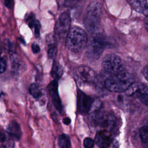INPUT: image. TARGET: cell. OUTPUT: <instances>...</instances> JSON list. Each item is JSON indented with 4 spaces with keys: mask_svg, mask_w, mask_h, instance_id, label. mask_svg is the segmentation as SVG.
Returning <instances> with one entry per match:
<instances>
[{
    "mask_svg": "<svg viewBox=\"0 0 148 148\" xmlns=\"http://www.w3.org/2000/svg\"><path fill=\"white\" fill-rule=\"evenodd\" d=\"M108 45L109 41L105 35L101 32L95 33L87 45L88 56L92 58H98Z\"/></svg>",
    "mask_w": 148,
    "mask_h": 148,
    "instance_id": "5",
    "label": "cell"
},
{
    "mask_svg": "<svg viewBox=\"0 0 148 148\" xmlns=\"http://www.w3.org/2000/svg\"><path fill=\"white\" fill-rule=\"evenodd\" d=\"M31 49H32V51L34 53L36 54V53H38L40 51V47L36 43H33L32 44Z\"/></svg>",
    "mask_w": 148,
    "mask_h": 148,
    "instance_id": "25",
    "label": "cell"
},
{
    "mask_svg": "<svg viewBox=\"0 0 148 148\" xmlns=\"http://www.w3.org/2000/svg\"><path fill=\"white\" fill-rule=\"evenodd\" d=\"M27 18V21H28L29 27L32 28V27H34V23L35 21V20L34 19V16L29 15V17H28Z\"/></svg>",
    "mask_w": 148,
    "mask_h": 148,
    "instance_id": "26",
    "label": "cell"
},
{
    "mask_svg": "<svg viewBox=\"0 0 148 148\" xmlns=\"http://www.w3.org/2000/svg\"><path fill=\"white\" fill-rule=\"evenodd\" d=\"M48 91L51 98V101L56 109L59 112H61L62 109V103L58 95V82L56 80H52L48 85Z\"/></svg>",
    "mask_w": 148,
    "mask_h": 148,
    "instance_id": "11",
    "label": "cell"
},
{
    "mask_svg": "<svg viewBox=\"0 0 148 148\" xmlns=\"http://www.w3.org/2000/svg\"><path fill=\"white\" fill-rule=\"evenodd\" d=\"M80 0H59V3L62 7L71 8L76 5Z\"/></svg>",
    "mask_w": 148,
    "mask_h": 148,
    "instance_id": "21",
    "label": "cell"
},
{
    "mask_svg": "<svg viewBox=\"0 0 148 148\" xmlns=\"http://www.w3.org/2000/svg\"><path fill=\"white\" fill-rule=\"evenodd\" d=\"M29 92L30 94L34 98H39L42 96V92L39 86L36 83H32L29 88Z\"/></svg>",
    "mask_w": 148,
    "mask_h": 148,
    "instance_id": "20",
    "label": "cell"
},
{
    "mask_svg": "<svg viewBox=\"0 0 148 148\" xmlns=\"http://www.w3.org/2000/svg\"><path fill=\"white\" fill-rule=\"evenodd\" d=\"M139 137L144 148H148V126L144 125L139 129Z\"/></svg>",
    "mask_w": 148,
    "mask_h": 148,
    "instance_id": "19",
    "label": "cell"
},
{
    "mask_svg": "<svg viewBox=\"0 0 148 148\" xmlns=\"http://www.w3.org/2000/svg\"><path fill=\"white\" fill-rule=\"evenodd\" d=\"M57 143L60 148H69L71 145L69 136L65 134L59 135L57 139Z\"/></svg>",
    "mask_w": 148,
    "mask_h": 148,
    "instance_id": "18",
    "label": "cell"
},
{
    "mask_svg": "<svg viewBox=\"0 0 148 148\" xmlns=\"http://www.w3.org/2000/svg\"><path fill=\"white\" fill-rule=\"evenodd\" d=\"M12 67L13 71L16 73L22 72L25 67V64L20 58L15 56H12Z\"/></svg>",
    "mask_w": 148,
    "mask_h": 148,
    "instance_id": "16",
    "label": "cell"
},
{
    "mask_svg": "<svg viewBox=\"0 0 148 148\" xmlns=\"http://www.w3.org/2000/svg\"><path fill=\"white\" fill-rule=\"evenodd\" d=\"M127 95L138 98L142 103L148 107V86L140 83H134L126 91Z\"/></svg>",
    "mask_w": 148,
    "mask_h": 148,
    "instance_id": "8",
    "label": "cell"
},
{
    "mask_svg": "<svg viewBox=\"0 0 148 148\" xmlns=\"http://www.w3.org/2000/svg\"><path fill=\"white\" fill-rule=\"evenodd\" d=\"M62 122L65 125H69L71 122V120L69 117H65L62 119Z\"/></svg>",
    "mask_w": 148,
    "mask_h": 148,
    "instance_id": "29",
    "label": "cell"
},
{
    "mask_svg": "<svg viewBox=\"0 0 148 148\" xmlns=\"http://www.w3.org/2000/svg\"><path fill=\"white\" fill-rule=\"evenodd\" d=\"M0 148H5V146L3 145V146H0Z\"/></svg>",
    "mask_w": 148,
    "mask_h": 148,
    "instance_id": "33",
    "label": "cell"
},
{
    "mask_svg": "<svg viewBox=\"0 0 148 148\" xmlns=\"http://www.w3.org/2000/svg\"><path fill=\"white\" fill-rule=\"evenodd\" d=\"M134 83V76L127 72H119L112 75L105 81L106 88L110 91L121 92L125 91Z\"/></svg>",
    "mask_w": 148,
    "mask_h": 148,
    "instance_id": "1",
    "label": "cell"
},
{
    "mask_svg": "<svg viewBox=\"0 0 148 148\" xmlns=\"http://www.w3.org/2000/svg\"><path fill=\"white\" fill-rule=\"evenodd\" d=\"M6 140V136L4 134L0 132V143L4 142Z\"/></svg>",
    "mask_w": 148,
    "mask_h": 148,
    "instance_id": "32",
    "label": "cell"
},
{
    "mask_svg": "<svg viewBox=\"0 0 148 148\" xmlns=\"http://www.w3.org/2000/svg\"><path fill=\"white\" fill-rule=\"evenodd\" d=\"M94 140L91 138H86L83 141V146L84 148H93L94 146Z\"/></svg>",
    "mask_w": 148,
    "mask_h": 148,
    "instance_id": "22",
    "label": "cell"
},
{
    "mask_svg": "<svg viewBox=\"0 0 148 148\" xmlns=\"http://www.w3.org/2000/svg\"><path fill=\"white\" fill-rule=\"evenodd\" d=\"M89 120L91 124L99 129V131H110L116 124L115 117L110 114L99 109L94 110L90 114Z\"/></svg>",
    "mask_w": 148,
    "mask_h": 148,
    "instance_id": "3",
    "label": "cell"
},
{
    "mask_svg": "<svg viewBox=\"0 0 148 148\" xmlns=\"http://www.w3.org/2000/svg\"><path fill=\"white\" fill-rule=\"evenodd\" d=\"M94 101L88 95L79 89L77 91V108L80 114L88 113L93 106Z\"/></svg>",
    "mask_w": 148,
    "mask_h": 148,
    "instance_id": "9",
    "label": "cell"
},
{
    "mask_svg": "<svg viewBox=\"0 0 148 148\" xmlns=\"http://www.w3.org/2000/svg\"><path fill=\"white\" fill-rule=\"evenodd\" d=\"M130 4L137 12L148 16V0H130Z\"/></svg>",
    "mask_w": 148,
    "mask_h": 148,
    "instance_id": "13",
    "label": "cell"
},
{
    "mask_svg": "<svg viewBox=\"0 0 148 148\" xmlns=\"http://www.w3.org/2000/svg\"><path fill=\"white\" fill-rule=\"evenodd\" d=\"M112 139L109 131H98L95 136V143L99 148H107L111 144Z\"/></svg>",
    "mask_w": 148,
    "mask_h": 148,
    "instance_id": "12",
    "label": "cell"
},
{
    "mask_svg": "<svg viewBox=\"0 0 148 148\" xmlns=\"http://www.w3.org/2000/svg\"><path fill=\"white\" fill-rule=\"evenodd\" d=\"M46 41L48 45V57L50 59L56 58L57 53V38L53 34H50L46 38Z\"/></svg>",
    "mask_w": 148,
    "mask_h": 148,
    "instance_id": "14",
    "label": "cell"
},
{
    "mask_svg": "<svg viewBox=\"0 0 148 148\" xmlns=\"http://www.w3.org/2000/svg\"><path fill=\"white\" fill-rule=\"evenodd\" d=\"M87 43V35L84 29L76 26L71 28L66 38V44L71 51L77 53L82 51Z\"/></svg>",
    "mask_w": 148,
    "mask_h": 148,
    "instance_id": "2",
    "label": "cell"
},
{
    "mask_svg": "<svg viewBox=\"0 0 148 148\" xmlns=\"http://www.w3.org/2000/svg\"><path fill=\"white\" fill-rule=\"evenodd\" d=\"M121 58L115 54L106 55L102 61V66L104 71L110 74H116L120 71L122 67Z\"/></svg>",
    "mask_w": 148,
    "mask_h": 148,
    "instance_id": "7",
    "label": "cell"
},
{
    "mask_svg": "<svg viewBox=\"0 0 148 148\" xmlns=\"http://www.w3.org/2000/svg\"><path fill=\"white\" fill-rule=\"evenodd\" d=\"M7 132L11 137L16 140H19L21 137L22 132L20 126L16 121L9 123L7 127Z\"/></svg>",
    "mask_w": 148,
    "mask_h": 148,
    "instance_id": "15",
    "label": "cell"
},
{
    "mask_svg": "<svg viewBox=\"0 0 148 148\" xmlns=\"http://www.w3.org/2000/svg\"><path fill=\"white\" fill-rule=\"evenodd\" d=\"M144 26L146 28V29L147 30V31L148 32V16L145 17V18L144 19Z\"/></svg>",
    "mask_w": 148,
    "mask_h": 148,
    "instance_id": "31",
    "label": "cell"
},
{
    "mask_svg": "<svg viewBox=\"0 0 148 148\" xmlns=\"http://www.w3.org/2000/svg\"><path fill=\"white\" fill-rule=\"evenodd\" d=\"M1 54V46H0V55Z\"/></svg>",
    "mask_w": 148,
    "mask_h": 148,
    "instance_id": "34",
    "label": "cell"
},
{
    "mask_svg": "<svg viewBox=\"0 0 148 148\" xmlns=\"http://www.w3.org/2000/svg\"><path fill=\"white\" fill-rule=\"evenodd\" d=\"M12 1H13V0H5V5L7 8H10L11 7Z\"/></svg>",
    "mask_w": 148,
    "mask_h": 148,
    "instance_id": "30",
    "label": "cell"
},
{
    "mask_svg": "<svg viewBox=\"0 0 148 148\" xmlns=\"http://www.w3.org/2000/svg\"><path fill=\"white\" fill-rule=\"evenodd\" d=\"M63 73V69L61 66L56 62H54L53 64L51 71V75L54 80L58 81L61 77Z\"/></svg>",
    "mask_w": 148,
    "mask_h": 148,
    "instance_id": "17",
    "label": "cell"
},
{
    "mask_svg": "<svg viewBox=\"0 0 148 148\" xmlns=\"http://www.w3.org/2000/svg\"><path fill=\"white\" fill-rule=\"evenodd\" d=\"M5 148H13L14 146L13 142L11 140H8L6 141V142L3 145Z\"/></svg>",
    "mask_w": 148,
    "mask_h": 148,
    "instance_id": "27",
    "label": "cell"
},
{
    "mask_svg": "<svg viewBox=\"0 0 148 148\" xmlns=\"http://www.w3.org/2000/svg\"><path fill=\"white\" fill-rule=\"evenodd\" d=\"M102 16L101 4L93 1L88 6L84 18V24L87 31L90 33L95 32L98 29Z\"/></svg>",
    "mask_w": 148,
    "mask_h": 148,
    "instance_id": "4",
    "label": "cell"
},
{
    "mask_svg": "<svg viewBox=\"0 0 148 148\" xmlns=\"http://www.w3.org/2000/svg\"><path fill=\"white\" fill-rule=\"evenodd\" d=\"M6 69V61L3 58H0V73H3Z\"/></svg>",
    "mask_w": 148,
    "mask_h": 148,
    "instance_id": "24",
    "label": "cell"
},
{
    "mask_svg": "<svg viewBox=\"0 0 148 148\" xmlns=\"http://www.w3.org/2000/svg\"><path fill=\"white\" fill-rule=\"evenodd\" d=\"M34 35L36 38H38L40 35V23L38 20H35L34 25Z\"/></svg>",
    "mask_w": 148,
    "mask_h": 148,
    "instance_id": "23",
    "label": "cell"
},
{
    "mask_svg": "<svg viewBox=\"0 0 148 148\" xmlns=\"http://www.w3.org/2000/svg\"><path fill=\"white\" fill-rule=\"evenodd\" d=\"M71 18L68 12H63L58 18L55 27V35L57 39L62 40L66 39L71 29Z\"/></svg>",
    "mask_w": 148,
    "mask_h": 148,
    "instance_id": "6",
    "label": "cell"
},
{
    "mask_svg": "<svg viewBox=\"0 0 148 148\" xmlns=\"http://www.w3.org/2000/svg\"><path fill=\"white\" fill-rule=\"evenodd\" d=\"M76 77L81 83H91L94 82L97 76L95 72L86 66H79L76 71Z\"/></svg>",
    "mask_w": 148,
    "mask_h": 148,
    "instance_id": "10",
    "label": "cell"
},
{
    "mask_svg": "<svg viewBox=\"0 0 148 148\" xmlns=\"http://www.w3.org/2000/svg\"><path fill=\"white\" fill-rule=\"evenodd\" d=\"M143 75L145 79L148 81V65L145 66L143 70Z\"/></svg>",
    "mask_w": 148,
    "mask_h": 148,
    "instance_id": "28",
    "label": "cell"
}]
</instances>
